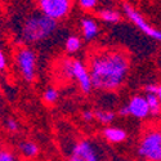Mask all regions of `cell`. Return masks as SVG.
<instances>
[{"label": "cell", "instance_id": "cell-19", "mask_svg": "<svg viewBox=\"0 0 161 161\" xmlns=\"http://www.w3.org/2000/svg\"><path fill=\"white\" fill-rule=\"evenodd\" d=\"M4 125H5V129H7L8 131H12V133L17 131L18 128H19V125H18V123H17V120H14L13 117L7 119L5 121H4Z\"/></svg>", "mask_w": 161, "mask_h": 161}, {"label": "cell", "instance_id": "cell-5", "mask_svg": "<svg viewBox=\"0 0 161 161\" xmlns=\"http://www.w3.org/2000/svg\"><path fill=\"white\" fill-rule=\"evenodd\" d=\"M138 155L146 161H161V130L148 129L139 142Z\"/></svg>", "mask_w": 161, "mask_h": 161}, {"label": "cell", "instance_id": "cell-18", "mask_svg": "<svg viewBox=\"0 0 161 161\" xmlns=\"http://www.w3.org/2000/svg\"><path fill=\"white\" fill-rule=\"evenodd\" d=\"M98 4V0H79V5L84 10H92L94 9Z\"/></svg>", "mask_w": 161, "mask_h": 161}, {"label": "cell", "instance_id": "cell-3", "mask_svg": "<svg viewBox=\"0 0 161 161\" xmlns=\"http://www.w3.org/2000/svg\"><path fill=\"white\" fill-rule=\"evenodd\" d=\"M61 72L63 77L76 80L84 94H90L92 93L93 85L90 80V74L83 61L71 58L64 59L61 64Z\"/></svg>", "mask_w": 161, "mask_h": 161}, {"label": "cell", "instance_id": "cell-2", "mask_svg": "<svg viewBox=\"0 0 161 161\" xmlns=\"http://www.w3.org/2000/svg\"><path fill=\"white\" fill-rule=\"evenodd\" d=\"M57 30V21L42 13H35L25 19L21 30V37L25 43L35 44L44 42Z\"/></svg>", "mask_w": 161, "mask_h": 161}, {"label": "cell", "instance_id": "cell-17", "mask_svg": "<svg viewBox=\"0 0 161 161\" xmlns=\"http://www.w3.org/2000/svg\"><path fill=\"white\" fill-rule=\"evenodd\" d=\"M59 98V93L57 89L54 88H48L45 89V92L43 93V99L45 103L48 104H54Z\"/></svg>", "mask_w": 161, "mask_h": 161}, {"label": "cell", "instance_id": "cell-14", "mask_svg": "<svg viewBox=\"0 0 161 161\" xmlns=\"http://www.w3.org/2000/svg\"><path fill=\"white\" fill-rule=\"evenodd\" d=\"M83 47V43H81V39L76 35H71L66 39V43H64V48H66V52L69 54H75L77 53Z\"/></svg>", "mask_w": 161, "mask_h": 161}, {"label": "cell", "instance_id": "cell-16", "mask_svg": "<svg viewBox=\"0 0 161 161\" xmlns=\"http://www.w3.org/2000/svg\"><path fill=\"white\" fill-rule=\"evenodd\" d=\"M144 98L147 101V104H148L150 108V115L157 117L161 115V104L156 97V94H144Z\"/></svg>", "mask_w": 161, "mask_h": 161}, {"label": "cell", "instance_id": "cell-21", "mask_svg": "<svg viewBox=\"0 0 161 161\" xmlns=\"http://www.w3.org/2000/svg\"><path fill=\"white\" fill-rule=\"evenodd\" d=\"M81 117H83L84 121L90 123V121H93V120H94V112L90 111V110H85V111H83Z\"/></svg>", "mask_w": 161, "mask_h": 161}, {"label": "cell", "instance_id": "cell-25", "mask_svg": "<svg viewBox=\"0 0 161 161\" xmlns=\"http://www.w3.org/2000/svg\"><path fill=\"white\" fill-rule=\"evenodd\" d=\"M156 97L161 104V85H157V92H156Z\"/></svg>", "mask_w": 161, "mask_h": 161}, {"label": "cell", "instance_id": "cell-20", "mask_svg": "<svg viewBox=\"0 0 161 161\" xmlns=\"http://www.w3.org/2000/svg\"><path fill=\"white\" fill-rule=\"evenodd\" d=\"M0 161H16V157L10 151L0 150Z\"/></svg>", "mask_w": 161, "mask_h": 161}, {"label": "cell", "instance_id": "cell-7", "mask_svg": "<svg viewBox=\"0 0 161 161\" xmlns=\"http://www.w3.org/2000/svg\"><path fill=\"white\" fill-rule=\"evenodd\" d=\"M40 13L54 21H61L70 14L72 0H37Z\"/></svg>", "mask_w": 161, "mask_h": 161}, {"label": "cell", "instance_id": "cell-9", "mask_svg": "<svg viewBox=\"0 0 161 161\" xmlns=\"http://www.w3.org/2000/svg\"><path fill=\"white\" fill-rule=\"evenodd\" d=\"M126 107H128V111H129V116H133L138 120H143L150 115L148 104H147L144 96H142V94L133 96L130 98V101L128 102Z\"/></svg>", "mask_w": 161, "mask_h": 161}, {"label": "cell", "instance_id": "cell-4", "mask_svg": "<svg viewBox=\"0 0 161 161\" xmlns=\"http://www.w3.org/2000/svg\"><path fill=\"white\" fill-rule=\"evenodd\" d=\"M106 153L102 147L92 139L75 142L69 153V161H104Z\"/></svg>", "mask_w": 161, "mask_h": 161}, {"label": "cell", "instance_id": "cell-13", "mask_svg": "<svg viewBox=\"0 0 161 161\" xmlns=\"http://www.w3.org/2000/svg\"><path fill=\"white\" fill-rule=\"evenodd\" d=\"M18 150L19 152L27 158H32L35 156H37L39 153V147L36 143L34 142H30V141H25V142H21L18 144Z\"/></svg>", "mask_w": 161, "mask_h": 161}, {"label": "cell", "instance_id": "cell-10", "mask_svg": "<svg viewBox=\"0 0 161 161\" xmlns=\"http://www.w3.org/2000/svg\"><path fill=\"white\" fill-rule=\"evenodd\" d=\"M80 30H81V35L85 42H92L99 34V25L96 19L90 17H84L80 19Z\"/></svg>", "mask_w": 161, "mask_h": 161}, {"label": "cell", "instance_id": "cell-12", "mask_svg": "<svg viewBox=\"0 0 161 161\" xmlns=\"http://www.w3.org/2000/svg\"><path fill=\"white\" fill-rule=\"evenodd\" d=\"M98 17L101 18V21H103L104 23H110V25H116L121 21V13L115 10V9H102L98 12Z\"/></svg>", "mask_w": 161, "mask_h": 161}, {"label": "cell", "instance_id": "cell-15", "mask_svg": "<svg viewBox=\"0 0 161 161\" xmlns=\"http://www.w3.org/2000/svg\"><path fill=\"white\" fill-rule=\"evenodd\" d=\"M115 117H116V114L114 111H110V110H97L94 112V119H97L103 125L112 124L115 121Z\"/></svg>", "mask_w": 161, "mask_h": 161}, {"label": "cell", "instance_id": "cell-1", "mask_svg": "<svg viewBox=\"0 0 161 161\" xmlns=\"http://www.w3.org/2000/svg\"><path fill=\"white\" fill-rule=\"evenodd\" d=\"M129 59L123 52L103 50L93 54L89 62V74L93 89L115 92L126 81L129 75Z\"/></svg>", "mask_w": 161, "mask_h": 161}, {"label": "cell", "instance_id": "cell-6", "mask_svg": "<svg viewBox=\"0 0 161 161\" xmlns=\"http://www.w3.org/2000/svg\"><path fill=\"white\" fill-rule=\"evenodd\" d=\"M16 62L18 71L23 80L27 83H32L36 77V67H37V56L30 48H21L16 54Z\"/></svg>", "mask_w": 161, "mask_h": 161}, {"label": "cell", "instance_id": "cell-24", "mask_svg": "<svg viewBox=\"0 0 161 161\" xmlns=\"http://www.w3.org/2000/svg\"><path fill=\"white\" fill-rule=\"evenodd\" d=\"M117 114H119L120 116H121V117H126V116H129V111H128V107H126V104L120 107L119 111H117Z\"/></svg>", "mask_w": 161, "mask_h": 161}, {"label": "cell", "instance_id": "cell-8", "mask_svg": "<svg viewBox=\"0 0 161 161\" xmlns=\"http://www.w3.org/2000/svg\"><path fill=\"white\" fill-rule=\"evenodd\" d=\"M123 10H124V14L126 16V18L134 26H136L138 30H141L144 35H147L150 39H153V40H156V42L161 43V30L152 27V26L143 18V16L137 9H134L128 3H124L123 4Z\"/></svg>", "mask_w": 161, "mask_h": 161}, {"label": "cell", "instance_id": "cell-11", "mask_svg": "<svg viewBox=\"0 0 161 161\" xmlns=\"http://www.w3.org/2000/svg\"><path fill=\"white\" fill-rule=\"evenodd\" d=\"M102 134L107 142L114 143V144L121 143V142L126 141V138H128V133L123 128H117V126H107L103 129Z\"/></svg>", "mask_w": 161, "mask_h": 161}, {"label": "cell", "instance_id": "cell-22", "mask_svg": "<svg viewBox=\"0 0 161 161\" xmlns=\"http://www.w3.org/2000/svg\"><path fill=\"white\" fill-rule=\"evenodd\" d=\"M156 92H157V84H147L144 86L146 94H156Z\"/></svg>", "mask_w": 161, "mask_h": 161}, {"label": "cell", "instance_id": "cell-23", "mask_svg": "<svg viewBox=\"0 0 161 161\" xmlns=\"http://www.w3.org/2000/svg\"><path fill=\"white\" fill-rule=\"evenodd\" d=\"M7 64H8L7 57H5V54H4V52L0 49V71H4V70L7 69Z\"/></svg>", "mask_w": 161, "mask_h": 161}]
</instances>
